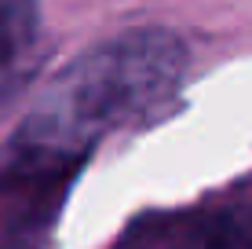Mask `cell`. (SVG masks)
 I'll return each instance as SVG.
<instances>
[{
	"label": "cell",
	"instance_id": "obj_1",
	"mask_svg": "<svg viewBox=\"0 0 252 249\" xmlns=\"http://www.w3.org/2000/svg\"><path fill=\"white\" fill-rule=\"evenodd\" d=\"M183 77L187 44L172 30L143 26L84 48L11 132L0 179L22 191L66 183L106 136L161 110Z\"/></svg>",
	"mask_w": 252,
	"mask_h": 249
},
{
	"label": "cell",
	"instance_id": "obj_2",
	"mask_svg": "<svg viewBox=\"0 0 252 249\" xmlns=\"http://www.w3.org/2000/svg\"><path fill=\"white\" fill-rule=\"evenodd\" d=\"M44 59V15L37 0H0V114L33 81Z\"/></svg>",
	"mask_w": 252,
	"mask_h": 249
},
{
	"label": "cell",
	"instance_id": "obj_3",
	"mask_svg": "<svg viewBox=\"0 0 252 249\" xmlns=\"http://www.w3.org/2000/svg\"><path fill=\"white\" fill-rule=\"evenodd\" d=\"M128 249H252V205L179 216L168 227L135 238Z\"/></svg>",
	"mask_w": 252,
	"mask_h": 249
},
{
	"label": "cell",
	"instance_id": "obj_4",
	"mask_svg": "<svg viewBox=\"0 0 252 249\" xmlns=\"http://www.w3.org/2000/svg\"><path fill=\"white\" fill-rule=\"evenodd\" d=\"M66 183H44V187H26L30 198L15 205L11 213L0 216V249H44L51 227L59 216V198Z\"/></svg>",
	"mask_w": 252,
	"mask_h": 249
}]
</instances>
